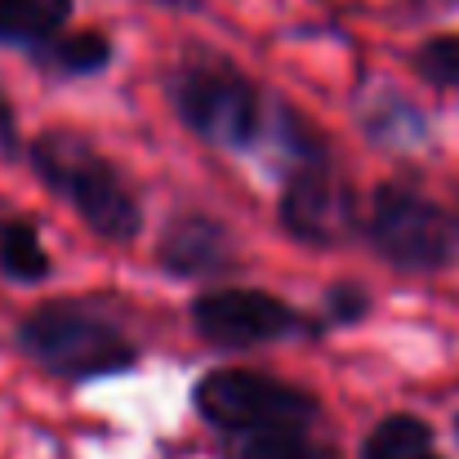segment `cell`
<instances>
[{
  "label": "cell",
  "mask_w": 459,
  "mask_h": 459,
  "mask_svg": "<svg viewBox=\"0 0 459 459\" xmlns=\"http://www.w3.org/2000/svg\"><path fill=\"white\" fill-rule=\"evenodd\" d=\"M31 165L103 241L139 237L143 210H139L130 183L90 139H81L72 130H45L31 143Z\"/></svg>",
  "instance_id": "6da1fadb"
},
{
  "label": "cell",
  "mask_w": 459,
  "mask_h": 459,
  "mask_svg": "<svg viewBox=\"0 0 459 459\" xmlns=\"http://www.w3.org/2000/svg\"><path fill=\"white\" fill-rule=\"evenodd\" d=\"M18 348L45 366L58 379H103L117 370H130L139 361V348L121 334L117 321L85 304H45L18 325Z\"/></svg>",
  "instance_id": "7a4b0ae2"
},
{
  "label": "cell",
  "mask_w": 459,
  "mask_h": 459,
  "mask_svg": "<svg viewBox=\"0 0 459 459\" xmlns=\"http://www.w3.org/2000/svg\"><path fill=\"white\" fill-rule=\"evenodd\" d=\"M169 99L183 126L219 148H250L264 134V99L246 72H237L228 58L196 54L183 58L169 76Z\"/></svg>",
  "instance_id": "3957f363"
},
{
  "label": "cell",
  "mask_w": 459,
  "mask_h": 459,
  "mask_svg": "<svg viewBox=\"0 0 459 459\" xmlns=\"http://www.w3.org/2000/svg\"><path fill=\"white\" fill-rule=\"evenodd\" d=\"M370 241L402 273H442L459 259V214L406 183H379L370 196Z\"/></svg>",
  "instance_id": "277c9868"
},
{
  "label": "cell",
  "mask_w": 459,
  "mask_h": 459,
  "mask_svg": "<svg viewBox=\"0 0 459 459\" xmlns=\"http://www.w3.org/2000/svg\"><path fill=\"white\" fill-rule=\"evenodd\" d=\"M196 411L223 433L264 429V424H316L321 402L259 370H210L196 384Z\"/></svg>",
  "instance_id": "5b68a950"
},
{
  "label": "cell",
  "mask_w": 459,
  "mask_h": 459,
  "mask_svg": "<svg viewBox=\"0 0 459 459\" xmlns=\"http://www.w3.org/2000/svg\"><path fill=\"white\" fill-rule=\"evenodd\" d=\"M192 321L219 348H259V343L304 330V316L290 304H281L268 290H246V286L201 295L192 304Z\"/></svg>",
  "instance_id": "8992f818"
},
{
  "label": "cell",
  "mask_w": 459,
  "mask_h": 459,
  "mask_svg": "<svg viewBox=\"0 0 459 459\" xmlns=\"http://www.w3.org/2000/svg\"><path fill=\"white\" fill-rule=\"evenodd\" d=\"M281 228L299 241L330 246L357 228V196L343 174H334L321 156L299 160L281 192Z\"/></svg>",
  "instance_id": "52a82bcc"
},
{
  "label": "cell",
  "mask_w": 459,
  "mask_h": 459,
  "mask_svg": "<svg viewBox=\"0 0 459 459\" xmlns=\"http://www.w3.org/2000/svg\"><path fill=\"white\" fill-rule=\"evenodd\" d=\"M237 264L232 237L223 223L205 219V214H183L165 228L160 241V268L174 277H210V273H228Z\"/></svg>",
  "instance_id": "ba28073f"
},
{
  "label": "cell",
  "mask_w": 459,
  "mask_h": 459,
  "mask_svg": "<svg viewBox=\"0 0 459 459\" xmlns=\"http://www.w3.org/2000/svg\"><path fill=\"white\" fill-rule=\"evenodd\" d=\"M312 424H264L228 433V459H330V446L307 437Z\"/></svg>",
  "instance_id": "9c48e42d"
},
{
  "label": "cell",
  "mask_w": 459,
  "mask_h": 459,
  "mask_svg": "<svg viewBox=\"0 0 459 459\" xmlns=\"http://www.w3.org/2000/svg\"><path fill=\"white\" fill-rule=\"evenodd\" d=\"M67 13H72V0H0V45L40 49L45 40L58 36Z\"/></svg>",
  "instance_id": "30bf717a"
},
{
  "label": "cell",
  "mask_w": 459,
  "mask_h": 459,
  "mask_svg": "<svg viewBox=\"0 0 459 459\" xmlns=\"http://www.w3.org/2000/svg\"><path fill=\"white\" fill-rule=\"evenodd\" d=\"M361 459H442L433 446V429L420 415H384L366 442Z\"/></svg>",
  "instance_id": "8fae6325"
},
{
  "label": "cell",
  "mask_w": 459,
  "mask_h": 459,
  "mask_svg": "<svg viewBox=\"0 0 459 459\" xmlns=\"http://www.w3.org/2000/svg\"><path fill=\"white\" fill-rule=\"evenodd\" d=\"M49 255L45 246L36 241V228L27 219H9L0 214V277L9 281H45L49 277Z\"/></svg>",
  "instance_id": "7c38bea8"
},
{
  "label": "cell",
  "mask_w": 459,
  "mask_h": 459,
  "mask_svg": "<svg viewBox=\"0 0 459 459\" xmlns=\"http://www.w3.org/2000/svg\"><path fill=\"white\" fill-rule=\"evenodd\" d=\"M40 63L63 76H94L112 63V40L103 31H72L40 45Z\"/></svg>",
  "instance_id": "4fadbf2b"
},
{
  "label": "cell",
  "mask_w": 459,
  "mask_h": 459,
  "mask_svg": "<svg viewBox=\"0 0 459 459\" xmlns=\"http://www.w3.org/2000/svg\"><path fill=\"white\" fill-rule=\"evenodd\" d=\"M415 72L429 85H437V90H455L459 85V31L424 40L420 54H415Z\"/></svg>",
  "instance_id": "5bb4252c"
},
{
  "label": "cell",
  "mask_w": 459,
  "mask_h": 459,
  "mask_svg": "<svg viewBox=\"0 0 459 459\" xmlns=\"http://www.w3.org/2000/svg\"><path fill=\"white\" fill-rule=\"evenodd\" d=\"M366 312H370L366 286H357V281H334V286L325 290V316H330L334 325H352V321H361Z\"/></svg>",
  "instance_id": "9a60e30c"
},
{
  "label": "cell",
  "mask_w": 459,
  "mask_h": 459,
  "mask_svg": "<svg viewBox=\"0 0 459 459\" xmlns=\"http://www.w3.org/2000/svg\"><path fill=\"white\" fill-rule=\"evenodd\" d=\"M18 148V121H13V108L0 99V152H13Z\"/></svg>",
  "instance_id": "2e32d148"
}]
</instances>
